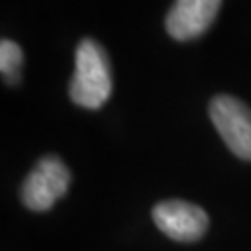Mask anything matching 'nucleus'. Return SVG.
<instances>
[{
    "label": "nucleus",
    "instance_id": "f257e3e1",
    "mask_svg": "<svg viewBox=\"0 0 251 251\" xmlns=\"http://www.w3.org/2000/svg\"><path fill=\"white\" fill-rule=\"evenodd\" d=\"M114 91L112 65L104 47L84 37L75 52V73L69 84V97L76 106L99 110Z\"/></svg>",
    "mask_w": 251,
    "mask_h": 251
},
{
    "label": "nucleus",
    "instance_id": "f03ea898",
    "mask_svg": "<svg viewBox=\"0 0 251 251\" xmlns=\"http://www.w3.org/2000/svg\"><path fill=\"white\" fill-rule=\"evenodd\" d=\"M71 184V171L56 154H45L26 175L21 186L23 205L34 212H47L63 198Z\"/></svg>",
    "mask_w": 251,
    "mask_h": 251
},
{
    "label": "nucleus",
    "instance_id": "7ed1b4c3",
    "mask_svg": "<svg viewBox=\"0 0 251 251\" xmlns=\"http://www.w3.org/2000/svg\"><path fill=\"white\" fill-rule=\"evenodd\" d=\"M208 116L229 151L251 162V108L233 95H216Z\"/></svg>",
    "mask_w": 251,
    "mask_h": 251
},
{
    "label": "nucleus",
    "instance_id": "20e7f679",
    "mask_svg": "<svg viewBox=\"0 0 251 251\" xmlns=\"http://www.w3.org/2000/svg\"><path fill=\"white\" fill-rule=\"evenodd\" d=\"M152 222L166 236L177 242H196L208 229V216L201 206L170 199L152 206Z\"/></svg>",
    "mask_w": 251,
    "mask_h": 251
},
{
    "label": "nucleus",
    "instance_id": "39448f33",
    "mask_svg": "<svg viewBox=\"0 0 251 251\" xmlns=\"http://www.w3.org/2000/svg\"><path fill=\"white\" fill-rule=\"evenodd\" d=\"M222 0H175L166 15V32L177 41L203 36L218 17Z\"/></svg>",
    "mask_w": 251,
    "mask_h": 251
},
{
    "label": "nucleus",
    "instance_id": "423d86ee",
    "mask_svg": "<svg viewBox=\"0 0 251 251\" xmlns=\"http://www.w3.org/2000/svg\"><path fill=\"white\" fill-rule=\"evenodd\" d=\"M23 63H25L23 49L11 39H2L0 41V71H2V78L8 86H15L21 82Z\"/></svg>",
    "mask_w": 251,
    "mask_h": 251
}]
</instances>
